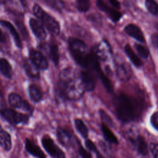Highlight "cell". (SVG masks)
<instances>
[{"label": "cell", "instance_id": "1", "mask_svg": "<svg viewBox=\"0 0 158 158\" xmlns=\"http://www.w3.org/2000/svg\"><path fill=\"white\" fill-rule=\"evenodd\" d=\"M85 91L80 75L74 69L67 67L60 72L56 93L60 99L78 100L83 96Z\"/></svg>", "mask_w": 158, "mask_h": 158}, {"label": "cell", "instance_id": "2", "mask_svg": "<svg viewBox=\"0 0 158 158\" xmlns=\"http://www.w3.org/2000/svg\"><path fill=\"white\" fill-rule=\"evenodd\" d=\"M113 106L115 114L121 122L128 123L136 118L137 111L135 103L126 94L120 93L115 96Z\"/></svg>", "mask_w": 158, "mask_h": 158}, {"label": "cell", "instance_id": "3", "mask_svg": "<svg viewBox=\"0 0 158 158\" xmlns=\"http://www.w3.org/2000/svg\"><path fill=\"white\" fill-rule=\"evenodd\" d=\"M69 46L71 54L76 62L87 69L89 53L88 52L86 44L81 40L71 38L69 40Z\"/></svg>", "mask_w": 158, "mask_h": 158}, {"label": "cell", "instance_id": "4", "mask_svg": "<svg viewBox=\"0 0 158 158\" xmlns=\"http://www.w3.org/2000/svg\"><path fill=\"white\" fill-rule=\"evenodd\" d=\"M0 116L12 125H27L29 123L31 115L18 112L6 106L0 99Z\"/></svg>", "mask_w": 158, "mask_h": 158}, {"label": "cell", "instance_id": "5", "mask_svg": "<svg viewBox=\"0 0 158 158\" xmlns=\"http://www.w3.org/2000/svg\"><path fill=\"white\" fill-rule=\"evenodd\" d=\"M33 12L35 15L40 19L42 25L44 26L50 33L54 36H57L60 33V25L59 22L47 13L38 4H35L33 6Z\"/></svg>", "mask_w": 158, "mask_h": 158}, {"label": "cell", "instance_id": "6", "mask_svg": "<svg viewBox=\"0 0 158 158\" xmlns=\"http://www.w3.org/2000/svg\"><path fill=\"white\" fill-rule=\"evenodd\" d=\"M41 143L45 151L52 158H65L64 152L55 143L50 136L44 135L41 139Z\"/></svg>", "mask_w": 158, "mask_h": 158}, {"label": "cell", "instance_id": "7", "mask_svg": "<svg viewBox=\"0 0 158 158\" xmlns=\"http://www.w3.org/2000/svg\"><path fill=\"white\" fill-rule=\"evenodd\" d=\"M7 101L9 105L13 108L21 109L27 112L31 115L33 112V108L30 103L17 93L12 92L8 94Z\"/></svg>", "mask_w": 158, "mask_h": 158}, {"label": "cell", "instance_id": "8", "mask_svg": "<svg viewBox=\"0 0 158 158\" xmlns=\"http://www.w3.org/2000/svg\"><path fill=\"white\" fill-rule=\"evenodd\" d=\"M29 59L40 70H45L48 69L49 63L46 57L41 53L35 49H30L28 52Z\"/></svg>", "mask_w": 158, "mask_h": 158}, {"label": "cell", "instance_id": "9", "mask_svg": "<svg viewBox=\"0 0 158 158\" xmlns=\"http://www.w3.org/2000/svg\"><path fill=\"white\" fill-rule=\"evenodd\" d=\"M56 137L59 143L64 147H70L73 142L72 133L67 128L57 127L56 129Z\"/></svg>", "mask_w": 158, "mask_h": 158}, {"label": "cell", "instance_id": "10", "mask_svg": "<svg viewBox=\"0 0 158 158\" xmlns=\"http://www.w3.org/2000/svg\"><path fill=\"white\" fill-rule=\"evenodd\" d=\"M22 67L26 75L32 80H39L40 78V69L34 65L29 59H25L22 61Z\"/></svg>", "mask_w": 158, "mask_h": 158}, {"label": "cell", "instance_id": "11", "mask_svg": "<svg viewBox=\"0 0 158 158\" xmlns=\"http://www.w3.org/2000/svg\"><path fill=\"white\" fill-rule=\"evenodd\" d=\"M98 7L107 14V16L114 22H118L122 17V14L118 10L109 7L103 0H96Z\"/></svg>", "mask_w": 158, "mask_h": 158}, {"label": "cell", "instance_id": "12", "mask_svg": "<svg viewBox=\"0 0 158 158\" xmlns=\"http://www.w3.org/2000/svg\"><path fill=\"white\" fill-rule=\"evenodd\" d=\"M25 149L29 154L35 158H47L41 148L30 139H25Z\"/></svg>", "mask_w": 158, "mask_h": 158}, {"label": "cell", "instance_id": "13", "mask_svg": "<svg viewBox=\"0 0 158 158\" xmlns=\"http://www.w3.org/2000/svg\"><path fill=\"white\" fill-rule=\"evenodd\" d=\"M30 27L34 35L39 40H44L47 37L46 31L44 26L34 18H30L29 20Z\"/></svg>", "mask_w": 158, "mask_h": 158}, {"label": "cell", "instance_id": "14", "mask_svg": "<svg viewBox=\"0 0 158 158\" xmlns=\"http://www.w3.org/2000/svg\"><path fill=\"white\" fill-rule=\"evenodd\" d=\"M80 75L85 91H92L95 88L96 80L91 72L87 70L82 71Z\"/></svg>", "mask_w": 158, "mask_h": 158}, {"label": "cell", "instance_id": "15", "mask_svg": "<svg viewBox=\"0 0 158 158\" xmlns=\"http://www.w3.org/2000/svg\"><path fill=\"white\" fill-rule=\"evenodd\" d=\"M124 30L128 35L131 36L138 41L142 43L145 41L143 33L137 25L133 23H130L125 27Z\"/></svg>", "mask_w": 158, "mask_h": 158}, {"label": "cell", "instance_id": "16", "mask_svg": "<svg viewBox=\"0 0 158 158\" xmlns=\"http://www.w3.org/2000/svg\"><path fill=\"white\" fill-rule=\"evenodd\" d=\"M28 93L30 101L33 103H39L43 98V93L42 90L36 84L31 83L28 85Z\"/></svg>", "mask_w": 158, "mask_h": 158}, {"label": "cell", "instance_id": "17", "mask_svg": "<svg viewBox=\"0 0 158 158\" xmlns=\"http://www.w3.org/2000/svg\"><path fill=\"white\" fill-rule=\"evenodd\" d=\"M130 142L134 145L137 151L143 156L148 154V148L144 138L141 135L137 136L135 138H130Z\"/></svg>", "mask_w": 158, "mask_h": 158}, {"label": "cell", "instance_id": "18", "mask_svg": "<svg viewBox=\"0 0 158 158\" xmlns=\"http://www.w3.org/2000/svg\"><path fill=\"white\" fill-rule=\"evenodd\" d=\"M0 24L2 27L6 28L9 30V31L10 33V34L14 39L15 46L18 48L21 49L22 48V44L21 42V40H20L19 33L17 32V30L15 28L14 25L9 21L5 20H0Z\"/></svg>", "mask_w": 158, "mask_h": 158}, {"label": "cell", "instance_id": "19", "mask_svg": "<svg viewBox=\"0 0 158 158\" xmlns=\"http://www.w3.org/2000/svg\"><path fill=\"white\" fill-rule=\"evenodd\" d=\"M110 53L109 46L106 41L100 43L96 48L94 54L98 59L101 60H106Z\"/></svg>", "mask_w": 158, "mask_h": 158}, {"label": "cell", "instance_id": "20", "mask_svg": "<svg viewBox=\"0 0 158 158\" xmlns=\"http://www.w3.org/2000/svg\"><path fill=\"white\" fill-rule=\"evenodd\" d=\"M116 75L122 81H127L131 77V70L127 64H121L117 67Z\"/></svg>", "mask_w": 158, "mask_h": 158}, {"label": "cell", "instance_id": "21", "mask_svg": "<svg viewBox=\"0 0 158 158\" xmlns=\"http://www.w3.org/2000/svg\"><path fill=\"white\" fill-rule=\"evenodd\" d=\"M0 146L6 152L10 151L12 147L10 134L2 128L0 129Z\"/></svg>", "mask_w": 158, "mask_h": 158}, {"label": "cell", "instance_id": "22", "mask_svg": "<svg viewBox=\"0 0 158 158\" xmlns=\"http://www.w3.org/2000/svg\"><path fill=\"white\" fill-rule=\"evenodd\" d=\"M0 73L7 79L10 80L13 76V70L9 60L4 57H0Z\"/></svg>", "mask_w": 158, "mask_h": 158}, {"label": "cell", "instance_id": "23", "mask_svg": "<svg viewBox=\"0 0 158 158\" xmlns=\"http://www.w3.org/2000/svg\"><path fill=\"white\" fill-rule=\"evenodd\" d=\"M45 51L54 64L57 66L59 62V52L57 45L55 43H51L45 48Z\"/></svg>", "mask_w": 158, "mask_h": 158}, {"label": "cell", "instance_id": "24", "mask_svg": "<svg viewBox=\"0 0 158 158\" xmlns=\"http://www.w3.org/2000/svg\"><path fill=\"white\" fill-rule=\"evenodd\" d=\"M101 131L103 135L104 139L112 144H118V139L116 136L114 134V133L111 131L110 128L104 123H102L101 125Z\"/></svg>", "mask_w": 158, "mask_h": 158}, {"label": "cell", "instance_id": "25", "mask_svg": "<svg viewBox=\"0 0 158 158\" xmlns=\"http://www.w3.org/2000/svg\"><path fill=\"white\" fill-rule=\"evenodd\" d=\"M124 49L127 56H128V57L130 59L131 62L133 63V64L135 67H140L142 66L143 65L142 61L135 53V52L133 51V49H131V48L129 44H126L124 48Z\"/></svg>", "mask_w": 158, "mask_h": 158}, {"label": "cell", "instance_id": "26", "mask_svg": "<svg viewBox=\"0 0 158 158\" xmlns=\"http://www.w3.org/2000/svg\"><path fill=\"white\" fill-rule=\"evenodd\" d=\"M74 124L78 133L84 138H86L88 136V128L83 121L80 118H76L74 121Z\"/></svg>", "mask_w": 158, "mask_h": 158}, {"label": "cell", "instance_id": "27", "mask_svg": "<svg viewBox=\"0 0 158 158\" xmlns=\"http://www.w3.org/2000/svg\"><path fill=\"white\" fill-rule=\"evenodd\" d=\"M145 5L150 13L158 17V4L155 0H146Z\"/></svg>", "mask_w": 158, "mask_h": 158}, {"label": "cell", "instance_id": "28", "mask_svg": "<svg viewBox=\"0 0 158 158\" xmlns=\"http://www.w3.org/2000/svg\"><path fill=\"white\" fill-rule=\"evenodd\" d=\"M90 0H77V7L80 12H86L90 7Z\"/></svg>", "mask_w": 158, "mask_h": 158}, {"label": "cell", "instance_id": "29", "mask_svg": "<svg viewBox=\"0 0 158 158\" xmlns=\"http://www.w3.org/2000/svg\"><path fill=\"white\" fill-rule=\"evenodd\" d=\"M134 47L136 49L138 53L139 54V55L141 57H143L144 59H147L148 57L149 52L148 49L146 48H145L144 46H143L141 44H137V43H135L134 44Z\"/></svg>", "mask_w": 158, "mask_h": 158}, {"label": "cell", "instance_id": "30", "mask_svg": "<svg viewBox=\"0 0 158 158\" xmlns=\"http://www.w3.org/2000/svg\"><path fill=\"white\" fill-rule=\"evenodd\" d=\"M99 114L101 116V118L102 119V120L103 121V123H106L107 125H110V126H114V122L112 120V119L110 117V116L104 110L102 109L99 110Z\"/></svg>", "mask_w": 158, "mask_h": 158}, {"label": "cell", "instance_id": "31", "mask_svg": "<svg viewBox=\"0 0 158 158\" xmlns=\"http://www.w3.org/2000/svg\"><path fill=\"white\" fill-rule=\"evenodd\" d=\"M85 144L86 146V147L88 148V149H89L90 151L94 152V153H96V152L98 151L97 148L96 147L95 144H94V143L91 141L90 139H86L85 141Z\"/></svg>", "mask_w": 158, "mask_h": 158}, {"label": "cell", "instance_id": "32", "mask_svg": "<svg viewBox=\"0 0 158 158\" xmlns=\"http://www.w3.org/2000/svg\"><path fill=\"white\" fill-rule=\"evenodd\" d=\"M149 149L154 158H158V144L156 143H151Z\"/></svg>", "mask_w": 158, "mask_h": 158}, {"label": "cell", "instance_id": "33", "mask_svg": "<svg viewBox=\"0 0 158 158\" xmlns=\"http://www.w3.org/2000/svg\"><path fill=\"white\" fill-rule=\"evenodd\" d=\"M151 123L154 128L158 131V111L155 112L151 117Z\"/></svg>", "mask_w": 158, "mask_h": 158}, {"label": "cell", "instance_id": "34", "mask_svg": "<svg viewBox=\"0 0 158 158\" xmlns=\"http://www.w3.org/2000/svg\"><path fill=\"white\" fill-rule=\"evenodd\" d=\"M78 151L82 158H92L90 153L88 151H87L85 149H84V148L81 146H79Z\"/></svg>", "mask_w": 158, "mask_h": 158}, {"label": "cell", "instance_id": "35", "mask_svg": "<svg viewBox=\"0 0 158 158\" xmlns=\"http://www.w3.org/2000/svg\"><path fill=\"white\" fill-rule=\"evenodd\" d=\"M151 41L153 45L158 47V34H154L152 36Z\"/></svg>", "mask_w": 158, "mask_h": 158}, {"label": "cell", "instance_id": "36", "mask_svg": "<svg viewBox=\"0 0 158 158\" xmlns=\"http://www.w3.org/2000/svg\"><path fill=\"white\" fill-rule=\"evenodd\" d=\"M108 1L113 7H114L116 9H120V2L118 1V0H108Z\"/></svg>", "mask_w": 158, "mask_h": 158}, {"label": "cell", "instance_id": "37", "mask_svg": "<svg viewBox=\"0 0 158 158\" xmlns=\"http://www.w3.org/2000/svg\"><path fill=\"white\" fill-rule=\"evenodd\" d=\"M7 41V38L5 35V33L2 31V30L0 28V43H5Z\"/></svg>", "mask_w": 158, "mask_h": 158}, {"label": "cell", "instance_id": "38", "mask_svg": "<svg viewBox=\"0 0 158 158\" xmlns=\"http://www.w3.org/2000/svg\"><path fill=\"white\" fill-rule=\"evenodd\" d=\"M95 154H96V158H105L99 151L96 152Z\"/></svg>", "mask_w": 158, "mask_h": 158}, {"label": "cell", "instance_id": "39", "mask_svg": "<svg viewBox=\"0 0 158 158\" xmlns=\"http://www.w3.org/2000/svg\"><path fill=\"white\" fill-rule=\"evenodd\" d=\"M2 94H1V91H0V98H2Z\"/></svg>", "mask_w": 158, "mask_h": 158}, {"label": "cell", "instance_id": "40", "mask_svg": "<svg viewBox=\"0 0 158 158\" xmlns=\"http://www.w3.org/2000/svg\"><path fill=\"white\" fill-rule=\"evenodd\" d=\"M2 128V125H1V124L0 123V129H1Z\"/></svg>", "mask_w": 158, "mask_h": 158}]
</instances>
